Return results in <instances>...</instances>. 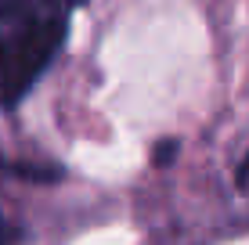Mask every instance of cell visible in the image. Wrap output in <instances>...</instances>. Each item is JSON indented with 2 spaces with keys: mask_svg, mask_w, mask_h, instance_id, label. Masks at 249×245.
Listing matches in <instances>:
<instances>
[{
  "mask_svg": "<svg viewBox=\"0 0 249 245\" xmlns=\"http://www.w3.org/2000/svg\"><path fill=\"white\" fill-rule=\"evenodd\" d=\"M80 0H0V108H15L47 72Z\"/></svg>",
  "mask_w": 249,
  "mask_h": 245,
  "instance_id": "1",
  "label": "cell"
},
{
  "mask_svg": "<svg viewBox=\"0 0 249 245\" xmlns=\"http://www.w3.org/2000/svg\"><path fill=\"white\" fill-rule=\"evenodd\" d=\"M242 184L249 188V155H246V166H242Z\"/></svg>",
  "mask_w": 249,
  "mask_h": 245,
  "instance_id": "2",
  "label": "cell"
},
{
  "mask_svg": "<svg viewBox=\"0 0 249 245\" xmlns=\"http://www.w3.org/2000/svg\"><path fill=\"white\" fill-rule=\"evenodd\" d=\"M0 245H4V231H0Z\"/></svg>",
  "mask_w": 249,
  "mask_h": 245,
  "instance_id": "3",
  "label": "cell"
}]
</instances>
